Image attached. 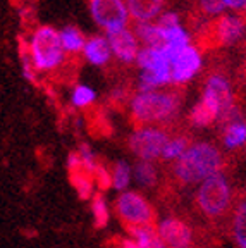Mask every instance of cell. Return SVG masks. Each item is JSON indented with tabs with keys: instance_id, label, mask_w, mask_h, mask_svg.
<instances>
[{
	"instance_id": "obj_20",
	"label": "cell",
	"mask_w": 246,
	"mask_h": 248,
	"mask_svg": "<svg viewBox=\"0 0 246 248\" xmlns=\"http://www.w3.org/2000/svg\"><path fill=\"white\" fill-rule=\"evenodd\" d=\"M189 147H191V140H189L188 135L170 136L166 148H164V152H162L160 159H164L166 162H176V160L179 159Z\"/></svg>"
},
{
	"instance_id": "obj_13",
	"label": "cell",
	"mask_w": 246,
	"mask_h": 248,
	"mask_svg": "<svg viewBox=\"0 0 246 248\" xmlns=\"http://www.w3.org/2000/svg\"><path fill=\"white\" fill-rule=\"evenodd\" d=\"M219 104H217L210 95H205L201 97V100L191 108L189 112V123L196 128H207V126H212L219 119Z\"/></svg>"
},
{
	"instance_id": "obj_28",
	"label": "cell",
	"mask_w": 246,
	"mask_h": 248,
	"mask_svg": "<svg viewBox=\"0 0 246 248\" xmlns=\"http://www.w3.org/2000/svg\"><path fill=\"white\" fill-rule=\"evenodd\" d=\"M198 7L205 16H220L227 4L226 0H198Z\"/></svg>"
},
{
	"instance_id": "obj_29",
	"label": "cell",
	"mask_w": 246,
	"mask_h": 248,
	"mask_svg": "<svg viewBox=\"0 0 246 248\" xmlns=\"http://www.w3.org/2000/svg\"><path fill=\"white\" fill-rule=\"evenodd\" d=\"M79 157H81V162H83V167H85L88 172H95V169L98 167V160H96V155L93 154V150L90 148V145L86 143H81L79 145Z\"/></svg>"
},
{
	"instance_id": "obj_15",
	"label": "cell",
	"mask_w": 246,
	"mask_h": 248,
	"mask_svg": "<svg viewBox=\"0 0 246 248\" xmlns=\"http://www.w3.org/2000/svg\"><path fill=\"white\" fill-rule=\"evenodd\" d=\"M136 38L141 40L145 43V48H154V50H162L167 45L166 33L164 28H160L158 24H148V23H139L135 28Z\"/></svg>"
},
{
	"instance_id": "obj_11",
	"label": "cell",
	"mask_w": 246,
	"mask_h": 248,
	"mask_svg": "<svg viewBox=\"0 0 246 248\" xmlns=\"http://www.w3.org/2000/svg\"><path fill=\"white\" fill-rule=\"evenodd\" d=\"M201 67V57L195 46L188 45L184 50L179 54V57L170 64V74H172V83L183 85L188 79H191Z\"/></svg>"
},
{
	"instance_id": "obj_2",
	"label": "cell",
	"mask_w": 246,
	"mask_h": 248,
	"mask_svg": "<svg viewBox=\"0 0 246 248\" xmlns=\"http://www.w3.org/2000/svg\"><path fill=\"white\" fill-rule=\"evenodd\" d=\"M183 90H152L138 93L131 100V121L141 128L152 124L172 121L183 104Z\"/></svg>"
},
{
	"instance_id": "obj_21",
	"label": "cell",
	"mask_w": 246,
	"mask_h": 248,
	"mask_svg": "<svg viewBox=\"0 0 246 248\" xmlns=\"http://www.w3.org/2000/svg\"><path fill=\"white\" fill-rule=\"evenodd\" d=\"M136 62H138V66L143 67L145 71L170 66V62L164 57L162 50H154V48H143V50H139L138 57H136Z\"/></svg>"
},
{
	"instance_id": "obj_34",
	"label": "cell",
	"mask_w": 246,
	"mask_h": 248,
	"mask_svg": "<svg viewBox=\"0 0 246 248\" xmlns=\"http://www.w3.org/2000/svg\"><path fill=\"white\" fill-rule=\"evenodd\" d=\"M245 74H246V66H245Z\"/></svg>"
},
{
	"instance_id": "obj_33",
	"label": "cell",
	"mask_w": 246,
	"mask_h": 248,
	"mask_svg": "<svg viewBox=\"0 0 246 248\" xmlns=\"http://www.w3.org/2000/svg\"><path fill=\"white\" fill-rule=\"evenodd\" d=\"M117 248H139V247L135 243V241L131 240V238H124V240H119Z\"/></svg>"
},
{
	"instance_id": "obj_17",
	"label": "cell",
	"mask_w": 246,
	"mask_h": 248,
	"mask_svg": "<svg viewBox=\"0 0 246 248\" xmlns=\"http://www.w3.org/2000/svg\"><path fill=\"white\" fill-rule=\"evenodd\" d=\"M112 48L110 43L104 36H93L85 45V55L92 64L95 66H105L110 59Z\"/></svg>"
},
{
	"instance_id": "obj_5",
	"label": "cell",
	"mask_w": 246,
	"mask_h": 248,
	"mask_svg": "<svg viewBox=\"0 0 246 248\" xmlns=\"http://www.w3.org/2000/svg\"><path fill=\"white\" fill-rule=\"evenodd\" d=\"M245 31V21L234 16H219L217 19L203 24L196 35V43L203 50L232 45L241 38Z\"/></svg>"
},
{
	"instance_id": "obj_4",
	"label": "cell",
	"mask_w": 246,
	"mask_h": 248,
	"mask_svg": "<svg viewBox=\"0 0 246 248\" xmlns=\"http://www.w3.org/2000/svg\"><path fill=\"white\" fill-rule=\"evenodd\" d=\"M31 59L38 71H50L64 61V46L61 33L50 26H42L31 38Z\"/></svg>"
},
{
	"instance_id": "obj_31",
	"label": "cell",
	"mask_w": 246,
	"mask_h": 248,
	"mask_svg": "<svg viewBox=\"0 0 246 248\" xmlns=\"http://www.w3.org/2000/svg\"><path fill=\"white\" fill-rule=\"evenodd\" d=\"M77 169H85L83 162H81V157L77 152H71V154L67 155V172H73V170H77Z\"/></svg>"
},
{
	"instance_id": "obj_24",
	"label": "cell",
	"mask_w": 246,
	"mask_h": 248,
	"mask_svg": "<svg viewBox=\"0 0 246 248\" xmlns=\"http://www.w3.org/2000/svg\"><path fill=\"white\" fill-rule=\"evenodd\" d=\"M110 174H112V188L121 191V193L127 191V186L131 183V167L124 160L123 162L119 160V162L114 164Z\"/></svg>"
},
{
	"instance_id": "obj_30",
	"label": "cell",
	"mask_w": 246,
	"mask_h": 248,
	"mask_svg": "<svg viewBox=\"0 0 246 248\" xmlns=\"http://www.w3.org/2000/svg\"><path fill=\"white\" fill-rule=\"evenodd\" d=\"M157 24L160 28H164V30L179 26V16H177L176 12H167V14H164V16H160V17H158Z\"/></svg>"
},
{
	"instance_id": "obj_16",
	"label": "cell",
	"mask_w": 246,
	"mask_h": 248,
	"mask_svg": "<svg viewBox=\"0 0 246 248\" xmlns=\"http://www.w3.org/2000/svg\"><path fill=\"white\" fill-rule=\"evenodd\" d=\"M126 231L139 248H167L162 238L158 236L157 224L135 226V228H127Z\"/></svg>"
},
{
	"instance_id": "obj_23",
	"label": "cell",
	"mask_w": 246,
	"mask_h": 248,
	"mask_svg": "<svg viewBox=\"0 0 246 248\" xmlns=\"http://www.w3.org/2000/svg\"><path fill=\"white\" fill-rule=\"evenodd\" d=\"M92 214H93V224L95 228L102 229L108 224L110 214H108V207L105 197L102 193H95L92 197Z\"/></svg>"
},
{
	"instance_id": "obj_19",
	"label": "cell",
	"mask_w": 246,
	"mask_h": 248,
	"mask_svg": "<svg viewBox=\"0 0 246 248\" xmlns=\"http://www.w3.org/2000/svg\"><path fill=\"white\" fill-rule=\"evenodd\" d=\"M222 141L227 148H239L246 143V123L245 121H238V123H231L222 128Z\"/></svg>"
},
{
	"instance_id": "obj_12",
	"label": "cell",
	"mask_w": 246,
	"mask_h": 248,
	"mask_svg": "<svg viewBox=\"0 0 246 248\" xmlns=\"http://www.w3.org/2000/svg\"><path fill=\"white\" fill-rule=\"evenodd\" d=\"M108 43H110L112 52L124 62H133L138 57V40L133 35V31L121 30L116 33H108Z\"/></svg>"
},
{
	"instance_id": "obj_10",
	"label": "cell",
	"mask_w": 246,
	"mask_h": 248,
	"mask_svg": "<svg viewBox=\"0 0 246 248\" xmlns=\"http://www.w3.org/2000/svg\"><path fill=\"white\" fill-rule=\"evenodd\" d=\"M227 228L238 248H246V190L234 193L232 209L227 219Z\"/></svg>"
},
{
	"instance_id": "obj_6",
	"label": "cell",
	"mask_w": 246,
	"mask_h": 248,
	"mask_svg": "<svg viewBox=\"0 0 246 248\" xmlns=\"http://www.w3.org/2000/svg\"><path fill=\"white\" fill-rule=\"evenodd\" d=\"M114 210L126 229L135 226L155 224V219H157V214L150 205V202L138 191L119 193V197L114 202Z\"/></svg>"
},
{
	"instance_id": "obj_1",
	"label": "cell",
	"mask_w": 246,
	"mask_h": 248,
	"mask_svg": "<svg viewBox=\"0 0 246 248\" xmlns=\"http://www.w3.org/2000/svg\"><path fill=\"white\" fill-rule=\"evenodd\" d=\"M227 167V159L217 145L210 141H198L174 162L172 178L179 186L201 185L212 176L224 172Z\"/></svg>"
},
{
	"instance_id": "obj_7",
	"label": "cell",
	"mask_w": 246,
	"mask_h": 248,
	"mask_svg": "<svg viewBox=\"0 0 246 248\" xmlns=\"http://www.w3.org/2000/svg\"><path fill=\"white\" fill-rule=\"evenodd\" d=\"M170 135L167 129L157 126H141L127 140V147L143 162H154L160 159Z\"/></svg>"
},
{
	"instance_id": "obj_25",
	"label": "cell",
	"mask_w": 246,
	"mask_h": 248,
	"mask_svg": "<svg viewBox=\"0 0 246 248\" xmlns=\"http://www.w3.org/2000/svg\"><path fill=\"white\" fill-rule=\"evenodd\" d=\"M61 40H62L64 50H67V52H79L81 48L85 46V36H83V33L74 26L64 28L61 33Z\"/></svg>"
},
{
	"instance_id": "obj_8",
	"label": "cell",
	"mask_w": 246,
	"mask_h": 248,
	"mask_svg": "<svg viewBox=\"0 0 246 248\" xmlns=\"http://www.w3.org/2000/svg\"><path fill=\"white\" fill-rule=\"evenodd\" d=\"M93 19L108 33H116L126 28L129 11L123 0H90Z\"/></svg>"
},
{
	"instance_id": "obj_14",
	"label": "cell",
	"mask_w": 246,
	"mask_h": 248,
	"mask_svg": "<svg viewBox=\"0 0 246 248\" xmlns=\"http://www.w3.org/2000/svg\"><path fill=\"white\" fill-rule=\"evenodd\" d=\"M164 4H166V0H126V7L129 14L139 23H146V21L157 17Z\"/></svg>"
},
{
	"instance_id": "obj_32",
	"label": "cell",
	"mask_w": 246,
	"mask_h": 248,
	"mask_svg": "<svg viewBox=\"0 0 246 248\" xmlns=\"http://www.w3.org/2000/svg\"><path fill=\"white\" fill-rule=\"evenodd\" d=\"M227 7L236 9V11H246V0H226Z\"/></svg>"
},
{
	"instance_id": "obj_26",
	"label": "cell",
	"mask_w": 246,
	"mask_h": 248,
	"mask_svg": "<svg viewBox=\"0 0 246 248\" xmlns=\"http://www.w3.org/2000/svg\"><path fill=\"white\" fill-rule=\"evenodd\" d=\"M93 100H95V92L92 88L83 85L76 86L73 93V104L76 107H88V105L93 104Z\"/></svg>"
},
{
	"instance_id": "obj_9",
	"label": "cell",
	"mask_w": 246,
	"mask_h": 248,
	"mask_svg": "<svg viewBox=\"0 0 246 248\" xmlns=\"http://www.w3.org/2000/svg\"><path fill=\"white\" fill-rule=\"evenodd\" d=\"M157 231L167 248H195V231L181 217H166L157 222Z\"/></svg>"
},
{
	"instance_id": "obj_18",
	"label": "cell",
	"mask_w": 246,
	"mask_h": 248,
	"mask_svg": "<svg viewBox=\"0 0 246 248\" xmlns=\"http://www.w3.org/2000/svg\"><path fill=\"white\" fill-rule=\"evenodd\" d=\"M69 181L74 186V190L77 191V197L81 200H88L92 198L93 191H95L96 185H95V178H93L92 172H88L86 169H77L69 172Z\"/></svg>"
},
{
	"instance_id": "obj_27",
	"label": "cell",
	"mask_w": 246,
	"mask_h": 248,
	"mask_svg": "<svg viewBox=\"0 0 246 248\" xmlns=\"http://www.w3.org/2000/svg\"><path fill=\"white\" fill-rule=\"evenodd\" d=\"M93 178H95V185L100 191H105L108 188H112V174L110 169H108L105 164H98V167L93 172Z\"/></svg>"
},
{
	"instance_id": "obj_22",
	"label": "cell",
	"mask_w": 246,
	"mask_h": 248,
	"mask_svg": "<svg viewBox=\"0 0 246 248\" xmlns=\"http://www.w3.org/2000/svg\"><path fill=\"white\" fill-rule=\"evenodd\" d=\"M133 170H135V178L141 188H154L157 185L158 176L154 162H143V160H139Z\"/></svg>"
},
{
	"instance_id": "obj_3",
	"label": "cell",
	"mask_w": 246,
	"mask_h": 248,
	"mask_svg": "<svg viewBox=\"0 0 246 248\" xmlns=\"http://www.w3.org/2000/svg\"><path fill=\"white\" fill-rule=\"evenodd\" d=\"M232 202H234V191L226 170L201 183L193 198L198 214L214 224H222L229 219Z\"/></svg>"
}]
</instances>
